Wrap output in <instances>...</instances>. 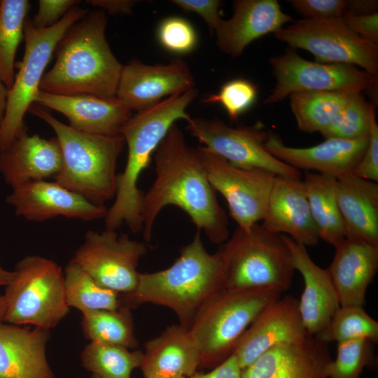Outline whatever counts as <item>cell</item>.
<instances>
[{
    "label": "cell",
    "instance_id": "cell-1",
    "mask_svg": "<svg viewBox=\"0 0 378 378\" xmlns=\"http://www.w3.org/2000/svg\"><path fill=\"white\" fill-rule=\"evenodd\" d=\"M155 178L144 193L141 206L143 237L149 242L156 218L169 205L185 211L197 230L222 244L229 237L228 219L219 204L197 148L187 144L174 124L153 154Z\"/></svg>",
    "mask_w": 378,
    "mask_h": 378
},
{
    "label": "cell",
    "instance_id": "cell-2",
    "mask_svg": "<svg viewBox=\"0 0 378 378\" xmlns=\"http://www.w3.org/2000/svg\"><path fill=\"white\" fill-rule=\"evenodd\" d=\"M102 10L88 13L57 43L55 62L43 74L39 90L61 95L114 97L123 65L106 38Z\"/></svg>",
    "mask_w": 378,
    "mask_h": 378
},
{
    "label": "cell",
    "instance_id": "cell-3",
    "mask_svg": "<svg viewBox=\"0 0 378 378\" xmlns=\"http://www.w3.org/2000/svg\"><path fill=\"white\" fill-rule=\"evenodd\" d=\"M223 288V272L218 251L209 253L204 246L201 231L180 251L168 268L139 274L135 289L122 294L120 307L130 309L142 303L162 305L173 310L181 325L189 329L207 300Z\"/></svg>",
    "mask_w": 378,
    "mask_h": 378
},
{
    "label": "cell",
    "instance_id": "cell-4",
    "mask_svg": "<svg viewBox=\"0 0 378 378\" xmlns=\"http://www.w3.org/2000/svg\"><path fill=\"white\" fill-rule=\"evenodd\" d=\"M197 94L194 88L170 96L137 112L122 126L120 134L127 146V162L123 172L117 175L115 201L104 218L106 230H115L125 223L134 233L142 231L144 194L137 186L139 178L149 166L152 155L170 127L179 119L187 121L190 118L186 108Z\"/></svg>",
    "mask_w": 378,
    "mask_h": 378
},
{
    "label": "cell",
    "instance_id": "cell-5",
    "mask_svg": "<svg viewBox=\"0 0 378 378\" xmlns=\"http://www.w3.org/2000/svg\"><path fill=\"white\" fill-rule=\"evenodd\" d=\"M28 111L55 131L62 166L55 182L97 206L115 197L116 164L124 146L122 136L91 134L66 125L33 104Z\"/></svg>",
    "mask_w": 378,
    "mask_h": 378
},
{
    "label": "cell",
    "instance_id": "cell-6",
    "mask_svg": "<svg viewBox=\"0 0 378 378\" xmlns=\"http://www.w3.org/2000/svg\"><path fill=\"white\" fill-rule=\"evenodd\" d=\"M283 292L274 287L223 288L212 295L189 328L200 353V366L215 368L230 356L261 310Z\"/></svg>",
    "mask_w": 378,
    "mask_h": 378
},
{
    "label": "cell",
    "instance_id": "cell-7",
    "mask_svg": "<svg viewBox=\"0 0 378 378\" xmlns=\"http://www.w3.org/2000/svg\"><path fill=\"white\" fill-rule=\"evenodd\" d=\"M223 288L274 287L284 292L292 284V257L282 234L255 223L249 230L237 227L219 249Z\"/></svg>",
    "mask_w": 378,
    "mask_h": 378
},
{
    "label": "cell",
    "instance_id": "cell-8",
    "mask_svg": "<svg viewBox=\"0 0 378 378\" xmlns=\"http://www.w3.org/2000/svg\"><path fill=\"white\" fill-rule=\"evenodd\" d=\"M5 287L4 321L8 323L50 330L69 312L64 272L52 260L38 255L24 257L17 263L13 278Z\"/></svg>",
    "mask_w": 378,
    "mask_h": 378
},
{
    "label": "cell",
    "instance_id": "cell-9",
    "mask_svg": "<svg viewBox=\"0 0 378 378\" xmlns=\"http://www.w3.org/2000/svg\"><path fill=\"white\" fill-rule=\"evenodd\" d=\"M88 13L75 6L57 23L37 29L27 18L24 24L25 48L19 70L8 90L6 113L0 126V151L6 148L26 127L24 116L39 90L44 70L55 47L66 31Z\"/></svg>",
    "mask_w": 378,
    "mask_h": 378
},
{
    "label": "cell",
    "instance_id": "cell-10",
    "mask_svg": "<svg viewBox=\"0 0 378 378\" xmlns=\"http://www.w3.org/2000/svg\"><path fill=\"white\" fill-rule=\"evenodd\" d=\"M274 35L290 48L309 51L317 62L358 66L377 77L378 45L356 34L342 18L298 20Z\"/></svg>",
    "mask_w": 378,
    "mask_h": 378
},
{
    "label": "cell",
    "instance_id": "cell-11",
    "mask_svg": "<svg viewBox=\"0 0 378 378\" xmlns=\"http://www.w3.org/2000/svg\"><path fill=\"white\" fill-rule=\"evenodd\" d=\"M270 62L276 83L264 104L283 101L291 93L304 90L333 91L347 94L374 90L377 77L356 66L342 63H320L300 57L290 48Z\"/></svg>",
    "mask_w": 378,
    "mask_h": 378
},
{
    "label": "cell",
    "instance_id": "cell-12",
    "mask_svg": "<svg viewBox=\"0 0 378 378\" xmlns=\"http://www.w3.org/2000/svg\"><path fill=\"white\" fill-rule=\"evenodd\" d=\"M186 129L209 151L234 166L267 170L276 176L302 178L301 172L272 155L265 144L269 131L260 122L251 126H228L218 119L190 117Z\"/></svg>",
    "mask_w": 378,
    "mask_h": 378
},
{
    "label": "cell",
    "instance_id": "cell-13",
    "mask_svg": "<svg viewBox=\"0 0 378 378\" xmlns=\"http://www.w3.org/2000/svg\"><path fill=\"white\" fill-rule=\"evenodd\" d=\"M147 251L145 243L126 234L118 235L114 230H88L71 260L102 286L125 294L135 289L136 268Z\"/></svg>",
    "mask_w": 378,
    "mask_h": 378
},
{
    "label": "cell",
    "instance_id": "cell-14",
    "mask_svg": "<svg viewBox=\"0 0 378 378\" xmlns=\"http://www.w3.org/2000/svg\"><path fill=\"white\" fill-rule=\"evenodd\" d=\"M197 148L211 184L225 199L237 227L247 230L262 220L276 176L262 169L234 166L204 146Z\"/></svg>",
    "mask_w": 378,
    "mask_h": 378
},
{
    "label": "cell",
    "instance_id": "cell-15",
    "mask_svg": "<svg viewBox=\"0 0 378 378\" xmlns=\"http://www.w3.org/2000/svg\"><path fill=\"white\" fill-rule=\"evenodd\" d=\"M194 88V77L182 59L155 65L134 59L123 65L115 97L132 111L140 112L157 105L165 97Z\"/></svg>",
    "mask_w": 378,
    "mask_h": 378
},
{
    "label": "cell",
    "instance_id": "cell-16",
    "mask_svg": "<svg viewBox=\"0 0 378 378\" xmlns=\"http://www.w3.org/2000/svg\"><path fill=\"white\" fill-rule=\"evenodd\" d=\"M303 325L298 300L285 295L265 306L237 342L233 354L243 370L272 347L302 339Z\"/></svg>",
    "mask_w": 378,
    "mask_h": 378
},
{
    "label": "cell",
    "instance_id": "cell-17",
    "mask_svg": "<svg viewBox=\"0 0 378 378\" xmlns=\"http://www.w3.org/2000/svg\"><path fill=\"white\" fill-rule=\"evenodd\" d=\"M6 202L17 215L36 222L57 216L93 220L105 218L108 211L106 206L94 205L56 182L46 180L12 187Z\"/></svg>",
    "mask_w": 378,
    "mask_h": 378
},
{
    "label": "cell",
    "instance_id": "cell-18",
    "mask_svg": "<svg viewBox=\"0 0 378 378\" xmlns=\"http://www.w3.org/2000/svg\"><path fill=\"white\" fill-rule=\"evenodd\" d=\"M332 361L327 343L307 335L268 349L241 370V378H328Z\"/></svg>",
    "mask_w": 378,
    "mask_h": 378
},
{
    "label": "cell",
    "instance_id": "cell-19",
    "mask_svg": "<svg viewBox=\"0 0 378 378\" xmlns=\"http://www.w3.org/2000/svg\"><path fill=\"white\" fill-rule=\"evenodd\" d=\"M295 270L302 275L304 287L298 307L308 335L323 341L330 321L340 307L338 294L328 269L318 266L306 246L282 234ZM324 342V341H323Z\"/></svg>",
    "mask_w": 378,
    "mask_h": 378
},
{
    "label": "cell",
    "instance_id": "cell-20",
    "mask_svg": "<svg viewBox=\"0 0 378 378\" xmlns=\"http://www.w3.org/2000/svg\"><path fill=\"white\" fill-rule=\"evenodd\" d=\"M368 145V138L356 140L328 139L312 147L294 148L285 145L278 134L269 131L265 147L272 155L298 170L337 178L353 172Z\"/></svg>",
    "mask_w": 378,
    "mask_h": 378
},
{
    "label": "cell",
    "instance_id": "cell-21",
    "mask_svg": "<svg viewBox=\"0 0 378 378\" xmlns=\"http://www.w3.org/2000/svg\"><path fill=\"white\" fill-rule=\"evenodd\" d=\"M262 220L268 232L287 235L304 246L320 239L302 178L275 177Z\"/></svg>",
    "mask_w": 378,
    "mask_h": 378
},
{
    "label": "cell",
    "instance_id": "cell-22",
    "mask_svg": "<svg viewBox=\"0 0 378 378\" xmlns=\"http://www.w3.org/2000/svg\"><path fill=\"white\" fill-rule=\"evenodd\" d=\"M292 21L276 0H236L232 16L229 20L221 19L214 34L218 48L236 57L255 39L276 33Z\"/></svg>",
    "mask_w": 378,
    "mask_h": 378
},
{
    "label": "cell",
    "instance_id": "cell-23",
    "mask_svg": "<svg viewBox=\"0 0 378 378\" xmlns=\"http://www.w3.org/2000/svg\"><path fill=\"white\" fill-rule=\"evenodd\" d=\"M34 104L61 113L76 130L102 135L120 134L122 126L133 115L116 97L61 95L39 90Z\"/></svg>",
    "mask_w": 378,
    "mask_h": 378
},
{
    "label": "cell",
    "instance_id": "cell-24",
    "mask_svg": "<svg viewBox=\"0 0 378 378\" xmlns=\"http://www.w3.org/2000/svg\"><path fill=\"white\" fill-rule=\"evenodd\" d=\"M62 166V155L57 139L29 135L27 126L0 151V173L11 187L54 178Z\"/></svg>",
    "mask_w": 378,
    "mask_h": 378
},
{
    "label": "cell",
    "instance_id": "cell-25",
    "mask_svg": "<svg viewBox=\"0 0 378 378\" xmlns=\"http://www.w3.org/2000/svg\"><path fill=\"white\" fill-rule=\"evenodd\" d=\"M50 330L0 323V378H55L46 357Z\"/></svg>",
    "mask_w": 378,
    "mask_h": 378
},
{
    "label": "cell",
    "instance_id": "cell-26",
    "mask_svg": "<svg viewBox=\"0 0 378 378\" xmlns=\"http://www.w3.org/2000/svg\"><path fill=\"white\" fill-rule=\"evenodd\" d=\"M335 248L333 260L328 269L340 306L363 307L367 288L378 269V245L346 238Z\"/></svg>",
    "mask_w": 378,
    "mask_h": 378
},
{
    "label": "cell",
    "instance_id": "cell-27",
    "mask_svg": "<svg viewBox=\"0 0 378 378\" xmlns=\"http://www.w3.org/2000/svg\"><path fill=\"white\" fill-rule=\"evenodd\" d=\"M200 366V353L190 330L167 328L145 344L140 368L145 378L191 377Z\"/></svg>",
    "mask_w": 378,
    "mask_h": 378
},
{
    "label": "cell",
    "instance_id": "cell-28",
    "mask_svg": "<svg viewBox=\"0 0 378 378\" xmlns=\"http://www.w3.org/2000/svg\"><path fill=\"white\" fill-rule=\"evenodd\" d=\"M336 179L337 201L346 238L378 245V183L352 172Z\"/></svg>",
    "mask_w": 378,
    "mask_h": 378
},
{
    "label": "cell",
    "instance_id": "cell-29",
    "mask_svg": "<svg viewBox=\"0 0 378 378\" xmlns=\"http://www.w3.org/2000/svg\"><path fill=\"white\" fill-rule=\"evenodd\" d=\"M302 181L319 238L335 248L346 239L337 201V179L328 175L305 172Z\"/></svg>",
    "mask_w": 378,
    "mask_h": 378
},
{
    "label": "cell",
    "instance_id": "cell-30",
    "mask_svg": "<svg viewBox=\"0 0 378 378\" xmlns=\"http://www.w3.org/2000/svg\"><path fill=\"white\" fill-rule=\"evenodd\" d=\"M350 94L304 90L288 97L298 129L304 132L323 131L346 105Z\"/></svg>",
    "mask_w": 378,
    "mask_h": 378
},
{
    "label": "cell",
    "instance_id": "cell-31",
    "mask_svg": "<svg viewBox=\"0 0 378 378\" xmlns=\"http://www.w3.org/2000/svg\"><path fill=\"white\" fill-rule=\"evenodd\" d=\"M64 290L69 307L82 314L94 310H116L120 307L118 293L102 286L70 260L64 270Z\"/></svg>",
    "mask_w": 378,
    "mask_h": 378
},
{
    "label": "cell",
    "instance_id": "cell-32",
    "mask_svg": "<svg viewBox=\"0 0 378 378\" xmlns=\"http://www.w3.org/2000/svg\"><path fill=\"white\" fill-rule=\"evenodd\" d=\"M82 314L83 331L90 342L127 349L137 346L130 308L120 307L116 310H94Z\"/></svg>",
    "mask_w": 378,
    "mask_h": 378
},
{
    "label": "cell",
    "instance_id": "cell-33",
    "mask_svg": "<svg viewBox=\"0 0 378 378\" xmlns=\"http://www.w3.org/2000/svg\"><path fill=\"white\" fill-rule=\"evenodd\" d=\"M27 0H1L0 6V78L8 90L15 78V57L24 36L29 10Z\"/></svg>",
    "mask_w": 378,
    "mask_h": 378
},
{
    "label": "cell",
    "instance_id": "cell-34",
    "mask_svg": "<svg viewBox=\"0 0 378 378\" xmlns=\"http://www.w3.org/2000/svg\"><path fill=\"white\" fill-rule=\"evenodd\" d=\"M142 358L141 351L96 342L88 344L80 356L83 367L99 378H130Z\"/></svg>",
    "mask_w": 378,
    "mask_h": 378
},
{
    "label": "cell",
    "instance_id": "cell-35",
    "mask_svg": "<svg viewBox=\"0 0 378 378\" xmlns=\"http://www.w3.org/2000/svg\"><path fill=\"white\" fill-rule=\"evenodd\" d=\"M374 110V104L368 103L361 93L350 94L344 108L320 133L326 139H367L371 115Z\"/></svg>",
    "mask_w": 378,
    "mask_h": 378
},
{
    "label": "cell",
    "instance_id": "cell-36",
    "mask_svg": "<svg viewBox=\"0 0 378 378\" xmlns=\"http://www.w3.org/2000/svg\"><path fill=\"white\" fill-rule=\"evenodd\" d=\"M363 307L340 306L330 321L323 341L340 342L365 338L377 342L378 323Z\"/></svg>",
    "mask_w": 378,
    "mask_h": 378
},
{
    "label": "cell",
    "instance_id": "cell-37",
    "mask_svg": "<svg viewBox=\"0 0 378 378\" xmlns=\"http://www.w3.org/2000/svg\"><path fill=\"white\" fill-rule=\"evenodd\" d=\"M374 344L365 338L337 342L328 378H360L364 368L374 360Z\"/></svg>",
    "mask_w": 378,
    "mask_h": 378
},
{
    "label": "cell",
    "instance_id": "cell-38",
    "mask_svg": "<svg viewBox=\"0 0 378 378\" xmlns=\"http://www.w3.org/2000/svg\"><path fill=\"white\" fill-rule=\"evenodd\" d=\"M258 95L257 87L250 80L236 78L223 84L216 94H208L202 102L220 104L232 120L237 118L255 103Z\"/></svg>",
    "mask_w": 378,
    "mask_h": 378
},
{
    "label": "cell",
    "instance_id": "cell-39",
    "mask_svg": "<svg viewBox=\"0 0 378 378\" xmlns=\"http://www.w3.org/2000/svg\"><path fill=\"white\" fill-rule=\"evenodd\" d=\"M157 36L164 49L176 54L190 52L197 43V35L193 26L179 17H169L162 20Z\"/></svg>",
    "mask_w": 378,
    "mask_h": 378
},
{
    "label": "cell",
    "instance_id": "cell-40",
    "mask_svg": "<svg viewBox=\"0 0 378 378\" xmlns=\"http://www.w3.org/2000/svg\"><path fill=\"white\" fill-rule=\"evenodd\" d=\"M293 8L306 19H332L342 18L346 10L344 0H291Z\"/></svg>",
    "mask_w": 378,
    "mask_h": 378
},
{
    "label": "cell",
    "instance_id": "cell-41",
    "mask_svg": "<svg viewBox=\"0 0 378 378\" xmlns=\"http://www.w3.org/2000/svg\"><path fill=\"white\" fill-rule=\"evenodd\" d=\"M352 173L362 178L378 182V125L375 110L370 118L368 145Z\"/></svg>",
    "mask_w": 378,
    "mask_h": 378
},
{
    "label": "cell",
    "instance_id": "cell-42",
    "mask_svg": "<svg viewBox=\"0 0 378 378\" xmlns=\"http://www.w3.org/2000/svg\"><path fill=\"white\" fill-rule=\"evenodd\" d=\"M80 2L76 0H39L38 10L31 20V24L37 29L50 27Z\"/></svg>",
    "mask_w": 378,
    "mask_h": 378
},
{
    "label": "cell",
    "instance_id": "cell-43",
    "mask_svg": "<svg viewBox=\"0 0 378 378\" xmlns=\"http://www.w3.org/2000/svg\"><path fill=\"white\" fill-rule=\"evenodd\" d=\"M345 24L363 39L378 45V13L356 14L345 10L342 17Z\"/></svg>",
    "mask_w": 378,
    "mask_h": 378
},
{
    "label": "cell",
    "instance_id": "cell-44",
    "mask_svg": "<svg viewBox=\"0 0 378 378\" xmlns=\"http://www.w3.org/2000/svg\"><path fill=\"white\" fill-rule=\"evenodd\" d=\"M171 2L184 10L200 15L206 22L211 34L222 19L219 13L222 2L219 0H173Z\"/></svg>",
    "mask_w": 378,
    "mask_h": 378
},
{
    "label": "cell",
    "instance_id": "cell-45",
    "mask_svg": "<svg viewBox=\"0 0 378 378\" xmlns=\"http://www.w3.org/2000/svg\"><path fill=\"white\" fill-rule=\"evenodd\" d=\"M190 378H241V370L232 354L223 363L207 373L195 372Z\"/></svg>",
    "mask_w": 378,
    "mask_h": 378
},
{
    "label": "cell",
    "instance_id": "cell-46",
    "mask_svg": "<svg viewBox=\"0 0 378 378\" xmlns=\"http://www.w3.org/2000/svg\"><path fill=\"white\" fill-rule=\"evenodd\" d=\"M90 5L99 8L111 15H130L138 1L134 0H90Z\"/></svg>",
    "mask_w": 378,
    "mask_h": 378
},
{
    "label": "cell",
    "instance_id": "cell-47",
    "mask_svg": "<svg viewBox=\"0 0 378 378\" xmlns=\"http://www.w3.org/2000/svg\"><path fill=\"white\" fill-rule=\"evenodd\" d=\"M376 1H347L346 10L356 14H368L375 12Z\"/></svg>",
    "mask_w": 378,
    "mask_h": 378
},
{
    "label": "cell",
    "instance_id": "cell-48",
    "mask_svg": "<svg viewBox=\"0 0 378 378\" xmlns=\"http://www.w3.org/2000/svg\"><path fill=\"white\" fill-rule=\"evenodd\" d=\"M8 93V88L0 78V126L6 113Z\"/></svg>",
    "mask_w": 378,
    "mask_h": 378
},
{
    "label": "cell",
    "instance_id": "cell-49",
    "mask_svg": "<svg viewBox=\"0 0 378 378\" xmlns=\"http://www.w3.org/2000/svg\"><path fill=\"white\" fill-rule=\"evenodd\" d=\"M14 271H8L0 265V287L6 286L13 279Z\"/></svg>",
    "mask_w": 378,
    "mask_h": 378
},
{
    "label": "cell",
    "instance_id": "cell-50",
    "mask_svg": "<svg viewBox=\"0 0 378 378\" xmlns=\"http://www.w3.org/2000/svg\"><path fill=\"white\" fill-rule=\"evenodd\" d=\"M6 310V301L4 295H0V323L4 322Z\"/></svg>",
    "mask_w": 378,
    "mask_h": 378
},
{
    "label": "cell",
    "instance_id": "cell-51",
    "mask_svg": "<svg viewBox=\"0 0 378 378\" xmlns=\"http://www.w3.org/2000/svg\"><path fill=\"white\" fill-rule=\"evenodd\" d=\"M163 378H186L183 376H173V377H163Z\"/></svg>",
    "mask_w": 378,
    "mask_h": 378
},
{
    "label": "cell",
    "instance_id": "cell-52",
    "mask_svg": "<svg viewBox=\"0 0 378 378\" xmlns=\"http://www.w3.org/2000/svg\"><path fill=\"white\" fill-rule=\"evenodd\" d=\"M90 378H99V377L94 374H92Z\"/></svg>",
    "mask_w": 378,
    "mask_h": 378
}]
</instances>
